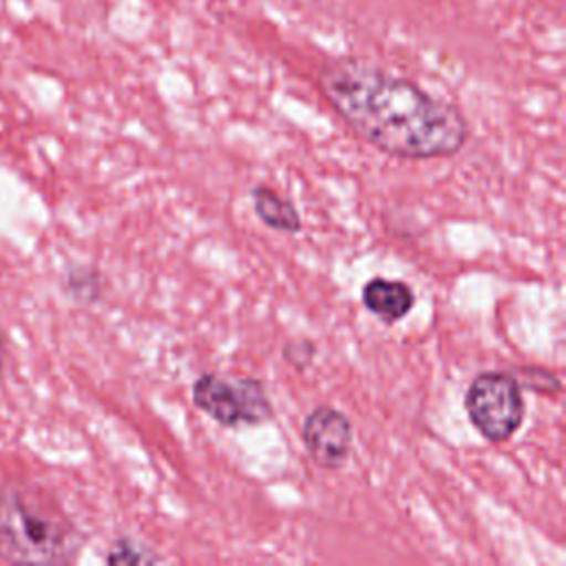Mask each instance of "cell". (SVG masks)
<instances>
[{"label":"cell","instance_id":"cell-5","mask_svg":"<svg viewBox=\"0 0 566 566\" xmlns=\"http://www.w3.org/2000/svg\"><path fill=\"white\" fill-rule=\"evenodd\" d=\"M301 442L312 462L325 471L347 464L354 449V424L345 411L316 405L301 424Z\"/></svg>","mask_w":566,"mask_h":566},{"label":"cell","instance_id":"cell-10","mask_svg":"<svg viewBox=\"0 0 566 566\" xmlns=\"http://www.w3.org/2000/svg\"><path fill=\"white\" fill-rule=\"evenodd\" d=\"M522 389L542 394V396H559L562 394V380L557 374L544 367H520L513 371Z\"/></svg>","mask_w":566,"mask_h":566},{"label":"cell","instance_id":"cell-11","mask_svg":"<svg viewBox=\"0 0 566 566\" xmlns=\"http://www.w3.org/2000/svg\"><path fill=\"white\" fill-rule=\"evenodd\" d=\"M281 356L283 360L296 369V371H303L307 369L314 358H316V345L312 338H294V340H287L281 349Z\"/></svg>","mask_w":566,"mask_h":566},{"label":"cell","instance_id":"cell-2","mask_svg":"<svg viewBox=\"0 0 566 566\" xmlns=\"http://www.w3.org/2000/svg\"><path fill=\"white\" fill-rule=\"evenodd\" d=\"M82 546L73 522L40 489L0 486V557L11 564H64Z\"/></svg>","mask_w":566,"mask_h":566},{"label":"cell","instance_id":"cell-12","mask_svg":"<svg viewBox=\"0 0 566 566\" xmlns=\"http://www.w3.org/2000/svg\"><path fill=\"white\" fill-rule=\"evenodd\" d=\"M2 367H4V349H2V338H0V378H2Z\"/></svg>","mask_w":566,"mask_h":566},{"label":"cell","instance_id":"cell-1","mask_svg":"<svg viewBox=\"0 0 566 566\" xmlns=\"http://www.w3.org/2000/svg\"><path fill=\"white\" fill-rule=\"evenodd\" d=\"M316 86L358 137L389 157L444 159L469 139V122L453 102L378 64L329 60L316 71Z\"/></svg>","mask_w":566,"mask_h":566},{"label":"cell","instance_id":"cell-9","mask_svg":"<svg viewBox=\"0 0 566 566\" xmlns=\"http://www.w3.org/2000/svg\"><path fill=\"white\" fill-rule=\"evenodd\" d=\"M164 557L133 537H117L106 551V564H155Z\"/></svg>","mask_w":566,"mask_h":566},{"label":"cell","instance_id":"cell-8","mask_svg":"<svg viewBox=\"0 0 566 566\" xmlns=\"http://www.w3.org/2000/svg\"><path fill=\"white\" fill-rule=\"evenodd\" d=\"M64 292L77 303H95L102 298L104 279L95 268L86 265H71L64 272Z\"/></svg>","mask_w":566,"mask_h":566},{"label":"cell","instance_id":"cell-3","mask_svg":"<svg viewBox=\"0 0 566 566\" xmlns=\"http://www.w3.org/2000/svg\"><path fill=\"white\" fill-rule=\"evenodd\" d=\"M190 398L199 411L226 429H237L241 424L259 427L274 416L268 387L256 376L230 380L214 371H203L192 380Z\"/></svg>","mask_w":566,"mask_h":566},{"label":"cell","instance_id":"cell-6","mask_svg":"<svg viewBox=\"0 0 566 566\" xmlns=\"http://www.w3.org/2000/svg\"><path fill=\"white\" fill-rule=\"evenodd\" d=\"M363 307L385 325H396L409 316L416 305L413 287L402 279L371 276L360 290Z\"/></svg>","mask_w":566,"mask_h":566},{"label":"cell","instance_id":"cell-4","mask_svg":"<svg viewBox=\"0 0 566 566\" xmlns=\"http://www.w3.org/2000/svg\"><path fill=\"white\" fill-rule=\"evenodd\" d=\"M464 411L473 429L486 442L504 444L524 422V389L513 371H480L467 387Z\"/></svg>","mask_w":566,"mask_h":566},{"label":"cell","instance_id":"cell-7","mask_svg":"<svg viewBox=\"0 0 566 566\" xmlns=\"http://www.w3.org/2000/svg\"><path fill=\"white\" fill-rule=\"evenodd\" d=\"M248 195L252 201V210L263 226L283 234H298L303 230V219L298 214V208L294 206L292 199L281 195L276 188L261 181V184H254Z\"/></svg>","mask_w":566,"mask_h":566}]
</instances>
